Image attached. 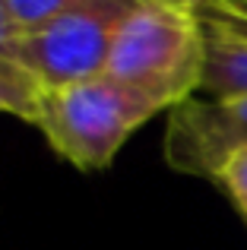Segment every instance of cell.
I'll return each mask as SVG.
<instances>
[{
    "label": "cell",
    "instance_id": "cell-6",
    "mask_svg": "<svg viewBox=\"0 0 247 250\" xmlns=\"http://www.w3.org/2000/svg\"><path fill=\"white\" fill-rule=\"evenodd\" d=\"M38 92H41V85L32 80L19 63L0 57V114H13L19 121L35 124Z\"/></svg>",
    "mask_w": 247,
    "mask_h": 250
},
{
    "label": "cell",
    "instance_id": "cell-5",
    "mask_svg": "<svg viewBox=\"0 0 247 250\" xmlns=\"http://www.w3.org/2000/svg\"><path fill=\"white\" fill-rule=\"evenodd\" d=\"M206 63L197 95L203 98H235L247 95V38L203 25Z\"/></svg>",
    "mask_w": 247,
    "mask_h": 250
},
{
    "label": "cell",
    "instance_id": "cell-8",
    "mask_svg": "<svg viewBox=\"0 0 247 250\" xmlns=\"http://www.w3.org/2000/svg\"><path fill=\"white\" fill-rule=\"evenodd\" d=\"M203 25L247 38V0H190Z\"/></svg>",
    "mask_w": 247,
    "mask_h": 250
},
{
    "label": "cell",
    "instance_id": "cell-7",
    "mask_svg": "<svg viewBox=\"0 0 247 250\" xmlns=\"http://www.w3.org/2000/svg\"><path fill=\"white\" fill-rule=\"evenodd\" d=\"M99 3H111V0H6L16 25L25 35H29V32H38L41 25L67 16V13L86 10V6H99Z\"/></svg>",
    "mask_w": 247,
    "mask_h": 250
},
{
    "label": "cell",
    "instance_id": "cell-3",
    "mask_svg": "<svg viewBox=\"0 0 247 250\" xmlns=\"http://www.w3.org/2000/svg\"><path fill=\"white\" fill-rule=\"evenodd\" d=\"M140 0H111L67 13L38 32L22 35L16 63L41 89H61L70 83L105 76L121 22Z\"/></svg>",
    "mask_w": 247,
    "mask_h": 250
},
{
    "label": "cell",
    "instance_id": "cell-4",
    "mask_svg": "<svg viewBox=\"0 0 247 250\" xmlns=\"http://www.w3.org/2000/svg\"><path fill=\"white\" fill-rule=\"evenodd\" d=\"M241 149H247V95H193L168 114L162 152L181 174L216 181L219 168Z\"/></svg>",
    "mask_w": 247,
    "mask_h": 250
},
{
    "label": "cell",
    "instance_id": "cell-10",
    "mask_svg": "<svg viewBox=\"0 0 247 250\" xmlns=\"http://www.w3.org/2000/svg\"><path fill=\"white\" fill-rule=\"evenodd\" d=\"M22 35H25V32L16 25V19H13L6 0H0V57H6V61L16 63V51H19Z\"/></svg>",
    "mask_w": 247,
    "mask_h": 250
},
{
    "label": "cell",
    "instance_id": "cell-9",
    "mask_svg": "<svg viewBox=\"0 0 247 250\" xmlns=\"http://www.w3.org/2000/svg\"><path fill=\"white\" fill-rule=\"evenodd\" d=\"M216 184L228 193V200L235 203V209L247 222V149L235 152L216 174Z\"/></svg>",
    "mask_w": 247,
    "mask_h": 250
},
{
    "label": "cell",
    "instance_id": "cell-2",
    "mask_svg": "<svg viewBox=\"0 0 247 250\" xmlns=\"http://www.w3.org/2000/svg\"><path fill=\"white\" fill-rule=\"evenodd\" d=\"M159 111L162 104L146 92L111 76H95L61 89H41L35 127L73 168L102 171L114 162L124 143Z\"/></svg>",
    "mask_w": 247,
    "mask_h": 250
},
{
    "label": "cell",
    "instance_id": "cell-1",
    "mask_svg": "<svg viewBox=\"0 0 247 250\" xmlns=\"http://www.w3.org/2000/svg\"><path fill=\"white\" fill-rule=\"evenodd\" d=\"M206 38L190 0H140L121 22L105 76L178 108L203 83Z\"/></svg>",
    "mask_w": 247,
    "mask_h": 250
}]
</instances>
